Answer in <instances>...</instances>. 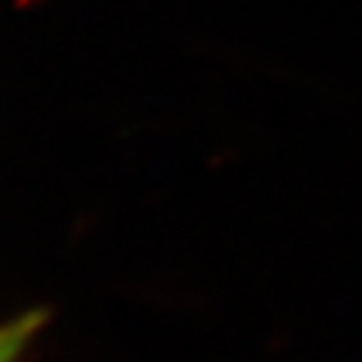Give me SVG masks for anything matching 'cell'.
<instances>
[{
  "mask_svg": "<svg viewBox=\"0 0 362 362\" xmlns=\"http://www.w3.org/2000/svg\"><path fill=\"white\" fill-rule=\"evenodd\" d=\"M46 325L43 311H25L0 325V362H22L27 346Z\"/></svg>",
  "mask_w": 362,
  "mask_h": 362,
  "instance_id": "cell-1",
  "label": "cell"
}]
</instances>
